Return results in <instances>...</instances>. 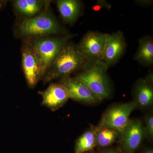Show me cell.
<instances>
[{"label":"cell","instance_id":"obj_21","mask_svg":"<svg viewBox=\"0 0 153 153\" xmlns=\"http://www.w3.org/2000/svg\"><path fill=\"white\" fill-rule=\"evenodd\" d=\"M6 1H0V9L5 4Z\"/></svg>","mask_w":153,"mask_h":153},{"label":"cell","instance_id":"obj_4","mask_svg":"<svg viewBox=\"0 0 153 153\" xmlns=\"http://www.w3.org/2000/svg\"><path fill=\"white\" fill-rule=\"evenodd\" d=\"M74 36L68 35L55 38L38 37L29 38L25 41L34 49L40 57L42 76L46 74L63 47Z\"/></svg>","mask_w":153,"mask_h":153},{"label":"cell","instance_id":"obj_9","mask_svg":"<svg viewBox=\"0 0 153 153\" xmlns=\"http://www.w3.org/2000/svg\"><path fill=\"white\" fill-rule=\"evenodd\" d=\"M126 47V40L122 32L118 31L112 34H107L102 61L108 68L117 63Z\"/></svg>","mask_w":153,"mask_h":153},{"label":"cell","instance_id":"obj_1","mask_svg":"<svg viewBox=\"0 0 153 153\" xmlns=\"http://www.w3.org/2000/svg\"><path fill=\"white\" fill-rule=\"evenodd\" d=\"M108 68L101 60L88 61L82 71L75 76L102 101L109 97L112 94V87L107 74Z\"/></svg>","mask_w":153,"mask_h":153},{"label":"cell","instance_id":"obj_12","mask_svg":"<svg viewBox=\"0 0 153 153\" xmlns=\"http://www.w3.org/2000/svg\"><path fill=\"white\" fill-rule=\"evenodd\" d=\"M153 74L138 80L134 87V100L137 106L148 108L153 103Z\"/></svg>","mask_w":153,"mask_h":153},{"label":"cell","instance_id":"obj_5","mask_svg":"<svg viewBox=\"0 0 153 153\" xmlns=\"http://www.w3.org/2000/svg\"><path fill=\"white\" fill-rule=\"evenodd\" d=\"M137 107L134 101L112 105L102 115L97 129L111 128L121 132L130 120L129 117L132 112Z\"/></svg>","mask_w":153,"mask_h":153},{"label":"cell","instance_id":"obj_8","mask_svg":"<svg viewBox=\"0 0 153 153\" xmlns=\"http://www.w3.org/2000/svg\"><path fill=\"white\" fill-rule=\"evenodd\" d=\"M22 66L25 78L29 87H34L42 76L40 57L26 42L22 46Z\"/></svg>","mask_w":153,"mask_h":153},{"label":"cell","instance_id":"obj_7","mask_svg":"<svg viewBox=\"0 0 153 153\" xmlns=\"http://www.w3.org/2000/svg\"><path fill=\"white\" fill-rule=\"evenodd\" d=\"M146 136L142 122L130 120L121 132L119 148L121 153H134L140 146Z\"/></svg>","mask_w":153,"mask_h":153},{"label":"cell","instance_id":"obj_16","mask_svg":"<svg viewBox=\"0 0 153 153\" xmlns=\"http://www.w3.org/2000/svg\"><path fill=\"white\" fill-rule=\"evenodd\" d=\"M96 127L92 126L82 134L76 140L74 153L86 152L96 146Z\"/></svg>","mask_w":153,"mask_h":153},{"label":"cell","instance_id":"obj_3","mask_svg":"<svg viewBox=\"0 0 153 153\" xmlns=\"http://www.w3.org/2000/svg\"><path fill=\"white\" fill-rule=\"evenodd\" d=\"M63 31L64 29L48 8L36 16L25 19L18 27L19 35L28 39L63 33Z\"/></svg>","mask_w":153,"mask_h":153},{"label":"cell","instance_id":"obj_22","mask_svg":"<svg viewBox=\"0 0 153 153\" xmlns=\"http://www.w3.org/2000/svg\"><path fill=\"white\" fill-rule=\"evenodd\" d=\"M87 153V152H84V153Z\"/></svg>","mask_w":153,"mask_h":153},{"label":"cell","instance_id":"obj_15","mask_svg":"<svg viewBox=\"0 0 153 153\" xmlns=\"http://www.w3.org/2000/svg\"><path fill=\"white\" fill-rule=\"evenodd\" d=\"M134 60L146 66L153 64V40L151 37H144L139 41L137 51Z\"/></svg>","mask_w":153,"mask_h":153},{"label":"cell","instance_id":"obj_6","mask_svg":"<svg viewBox=\"0 0 153 153\" xmlns=\"http://www.w3.org/2000/svg\"><path fill=\"white\" fill-rule=\"evenodd\" d=\"M107 34L89 31L76 46L78 52L88 61H102Z\"/></svg>","mask_w":153,"mask_h":153},{"label":"cell","instance_id":"obj_20","mask_svg":"<svg viewBox=\"0 0 153 153\" xmlns=\"http://www.w3.org/2000/svg\"><path fill=\"white\" fill-rule=\"evenodd\" d=\"M142 153H153V149L152 148H146L143 151Z\"/></svg>","mask_w":153,"mask_h":153},{"label":"cell","instance_id":"obj_17","mask_svg":"<svg viewBox=\"0 0 153 153\" xmlns=\"http://www.w3.org/2000/svg\"><path fill=\"white\" fill-rule=\"evenodd\" d=\"M121 132L113 129L104 128L97 129L96 146L102 148L108 146L120 137Z\"/></svg>","mask_w":153,"mask_h":153},{"label":"cell","instance_id":"obj_11","mask_svg":"<svg viewBox=\"0 0 153 153\" xmlns=\"http://www.w3.org/2000/svg\"><path fill=\"white\" fill-rule=\"evenodd\" d=\"M42 103L52 111L63 106L69 99L68 91L62 83H52L41 92Z\"/></svg>","mask_w":153,"mask_h":153},{"label":"cell","instance_id":"obj_18","mask_svg":"<svg viewBox=\"0 0 153 153\" xmlns=\"http://www.w3.org/2000/svg\"><path fill=\"white\" fill-rule=\"evenodd\" d=\"M146 128H145L146 136L150 140L153 139V115L150 114L145 118Z\"/></svg>","mask_w":153,"mask_h":153},{"label":"cell","instance_id":"obj_10","mask_svg":"<svg viewBox=\"0 0 153 153\" xmlns=\"http://www.w3.org/2000/svg\"><path fill=\"white\" fill-rule=\"evenodd\" d=\"M61 83L68 91L69 98L87 104H95L100 101L84 83L75 77H64Z\"/></svg>","mask_w":153,"mask_h":153},{"label":"cell","instance_id":"obj_14","mask_svg":"<svg viewBox=\"0 0 153 153\" xmlns=\"http://www.w3.org/2000/svg\"><path fill=\"white\" fill-rule=\"evenodd\" d=\"M49 1L39 0H16L13 1L15 9L19 13L28 17L36 16L45 10L49 5Z\"/></svg>","mask_w":153,"mask_h":153},{"label":"cell","instance_id":"obj_19","mask_svg":"<svg viewBox=\"0 0 153 153\" xmlns=\"http://www.w3.org/2000/svg\"><path fill=\"white\" fill-rule=\"evenodd\" d=\"M99 153H121L120 151H117V150L114 149H108L102 150Z\"/></svg>","mask_w":153,"mask_h":153},{"label":"cell","instance_id":"obj_13","mask_svg":"<svg viewBox=\"0 0 153 153\" xmlns=\"http://www.w3.org/2000/svg\"><path fill=\"white\" fill-rule=\"evenodd\" d=\"M57 8L65 23L72 25L80 16L82 3L77 0H58L56 1Z\"/></svg>","mask_w":153,"mask_h":153},{"label":"cell","instance_id":"obj_2","mask_svg":"<svg viewBox=\"0 0 153 153\" xmlns=\"http://www.w3.org/2000/svg\"><path fill=\"white\" fill-rule=\"evenodd\" d=\"M88 60L77 50L76 46L68 42L63 47L44 76V83L67 77L82 69Z\"/></svg>","mask_w":153,"mask_h":153}]
</instances>
